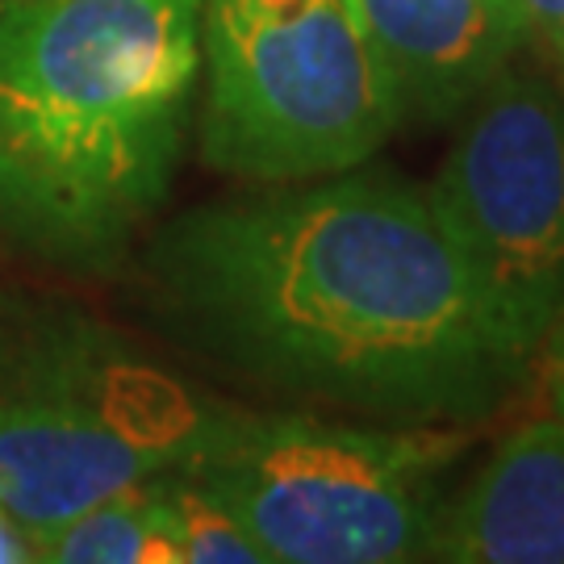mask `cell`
<instances>
[{
  "label": "cell",
  "instance_id": "obj_10",
  "mask_svg": "<svg viewBox=\"0 0 564 564\" xmlns=\"http://www.w3.org/2000/svg\"><path fill=\"white\" fill-rule=\"evenodd\" d=\"M160 498L181 547V564H268L256 540L242 531L205 489L184 481L181 473L160 477Z\"/></svg>",
  "mask_w": 564,
  "mask_h": 564
},
{
  "label": "cell",
  "instance_id": "obj_6",
  "mask_svg": "<svg viewBox=\"0 0 564 564\" xmlns=\"http://www.w3.org/2000/svg\"><path fill=\"white\" fill-rule=\"evenodd\" d=\"M426 202L502 339L531 360L564 314V101L498 76L468 105Z\"/></svg>",
  "mask_w": 564,
  "mask_h": 564
},
{
  "label": "cell",
  "instance_id": "obj_12",
  "mask_svg": "<svg viewBox=\"0 0 564 564\" xmlns=\"http://www.w3.org/2000/svg\"><path fill=\"white\" fill-rule=\"evenodd\" d=\"M523 4L527 25H540L547 39H556L564 30V0H519Z\"/></svg>",
  "mask_w": 564,
  "mask_h": 564
},
{
  "label": "cell",
  "instance_id": "obj_4",
  "mask_svg": "<svg viewBox=\"0 0 564 564\" xmlns=\"http://www.w3.org/2000/svg\"><path fill=\"white\" fill-rule=\"evenodd\" d=\"M464 447V426L218 410L176 473L223 506L268 564H398L431 556L440 477Z\"/></svg>",
  "mask_w": 564,
  "mask_h": 564
},
{
  "label": "cell",
  "instance_id": "obj_5",
  "mask_svg": "<svg viewBox=\"0 0 564 564\" xmlns=\"http://www.w3.org/2000/svg\"><path fill=\"white\" fill-rule=\"evenodd\" d=\"M202 155L226 176H335L402 121L351 0H202Z\"/></svg>",
  "mask_w": 564,
  "mask_h": 564
},
{
  "label": "cell",
  "instance_id": "obj_2",
  "mask_svg": "<svg viewBox=\"0 0 564 564\" xmlns=\"http://www.w3.org/2000/svg\"><path fill=\"white\" fill-rule=\"evenodd\" d=\"M202 67V0H0V235L109 272L160 214Z\"/></svg>",
  "mask_w": 564,
  "mask_h": 564
},
{
  "label": "cell",
  "instance_id": "obj_13",
  "mask_svg": "<svg viewBox=\"0 0 564 564\" xmlns=\"http://www.w3.org/2000/svg\"><path fill=\"white\" fill-rule=\"evenodd\" d=\"M544 347H547V368H552V372H561V377H564V314L556 318V326L547 330Z\"/></svg>",
  "mask_w": 564,
  "mask_h": 564
},
{
  "label": "cell",
  "instance_id": "obj_7",
  "mask_svg": "<svg viewBox=\"0 0 564 564\" xmlns=\"http://www.w3.org/2000/svg\"><path fill=\"white\" fill-rule=\"evenodd\" d=\"M398 118L447 121L498 80L527 30L519 0H351Z\"/></svg>",
  "mask_w": 564,
  "mask_h": 564
},
{
  "label": "cell",
  "instance_id": "obj_11",
  "mask_svg": "<svg viewBox=\"0 0 564 564\" xmlns=\"http://www.w3.org/2000/svg\"><path fill=\"white\" fill-rule=\"evenodd\" d=\"M25 561H34V547L25 540V531L9 519V510L0 506V564H25Z\"/></svg>",
  "mask_w": 564,
  "mask_h": 564
},
{
  "label": "cell",
  "instance_id": "obj_3",
  "mask_svg": "<svg viewBox=\"0 0 564 564\" xmlns=\"http://www.w3.org/2000/svg\"><path fill=\"white\" fill-rule=\"evenodd\" d=\"M218 405L76 310L0 302V506L30 547L176 473Z\"/></svg>",
  "mask_w": 564,
  "mask_h": 564
},
{
  "label": "cell",
  "instance_id": "obj_9",
  "mask_svg": "<svg viewBox=\"0 0 564 564\" xmlns=\"http://www.w3.org/2000/svg\"><path fill=\"white\" fill-rule=\"evenodd\" d=\"M34 561L46 564H181V547L167 523L160 485L121 489L76 519L46 531L34 544Z\"/></svg>",
  "mask_w": 564,
  "mask_h": 564
},
{
  "label": "cell",
  "instance_id": "obj_15",
  "mask_svg": "<svg viewBox=\"0 0 564 564\" xmlns=\"http://www.w3.org/2000/svg\"><path fill=\"white\" fill-rule=\"evenodd\" d=\"M552 42H556V55H561V63H564V30H561V34H556Z\"/></svg>",
  "mask_w": 564,
  "mask_h": 564
},
{
  "label": "cell",
  "instance_id": "obj_1",
  "mask_svg": "<svg viewBox=\"0 0 564 564\" xmlns=\"http://www.w3.org/2000/svg\"><path fill=\"white\" fill-rule=\"evenodd\" d=\"M139 281L188 356L360 423L473 426L527 372L426 193L393 176L347 167L193 205L147 235Z\"/></svg>",
  "mask_w": 564,
  "mask_h": 564
},
{
  "label": "cell",
  "instance_id": "obj_14",
  "mask_svg": "<svg viewBox=\"0 0 564 564\" xmlns=\"http://www.w3.org/2000/svg\"><path fill=\"white\" fill-rule=\"evenodd\" d=\"M552 405H556V414L564 419V377L556 381V389H552Z\"/></svg>",
  "mask_w": 564,
  "mask_h": 564
},
{
  "label": "cell",
  "instance_id": "obj_8",
  "mask_svg": "<svg viewBox=\"0 0 564 564\" xmlns=\"http://www.w3.org/2000/svg\"><path fill=\"white\" fill-rule=\"evenodd\" d=\"M435 561L564 564V419L519 426L440 506Z\"/></svg>",
  "mask_w": 564,
  "mask_h": 564
}]
</instances>
